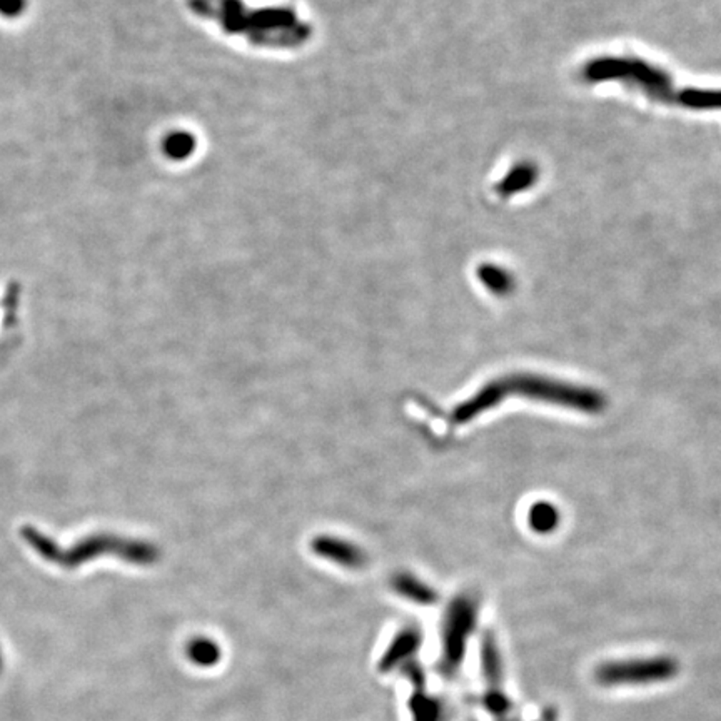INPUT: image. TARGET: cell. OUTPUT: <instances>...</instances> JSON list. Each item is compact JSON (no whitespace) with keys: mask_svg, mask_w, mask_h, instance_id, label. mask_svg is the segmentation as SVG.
<instances>
[{"mask_svg":"<svg viewBox=\"0 0 721 721\" xmlns=\"http://www.w3.org/2000/svg\"><path fill=\"white\" fill-rule=\"evenodd\" d=\"M525 396L536 401L551 402L579 411L598 412L603 410L605 400L599 392L571 386L565 382L553 381L541 376H511L485 386L476 392L471 400L459 404L453 411V423L463 424L474 420L486 410L493 408L505 400L506 396Z\"/></svg>","mask_w":721,"mask_h":721,"instance_id":"obj_1","label":"cell"},{"mask_svg":"<svg viewBox=\"0 0 721 721\" xmlns=\"http://www.w3.org/2000/svg\"><path fill=\"white\" fill-rule=\"evenodd\" d=\"M478 619V601L469 595L454 598L444 615L441 631V657L438 671L453 678L463 665L468 639L473 635Z\"/></svg>","mask_w":721,"mask_h":721,"instance_id":"obj_2","label":"cell"},{"mask_svg":"<svg viewBox=\"0 0 721 721\" xmlns=\"http://www.w3.org/2000/svg\"><path fill=\"white\" fill-rule=\"evenodd\" d=\"M678 661L671 657L611 659L595 670V678L601 686H651L670 681L678 675Z\"/></svg>","mask_w":721,"mask_h":721,"instance_id":"obj_3","label":"cell"},{"mask_svg":"<svg viewBox=\"0 0 721 721\" xmlns=\"http://www.w3.org/2000/svg\"><path fill=\"white\" fill-rule=\"evenodd\" d=\"M400 671L410 680L412 686L411 696L408 701L411 721L446 720V706L443 700H440L433 693L426 690L423 668L416 661H410Z\"/></svg>","mask_w":721,"mask_h":721,"instance_id":"obj_4","label":"cell"},{"mask_svg":"<svg viewBox=\"0 0 721 721\" xmlns=\"http://www.w3.org/2000/svg\"><path fill=\"white\" fill-rule=\"evenodd\" d=\"M423 645V633L418 627H404L396 633L390 647L384 649L381 658L378 661V670L388 675L392 671L401 670L406 663L412 661Z\"/></svg>","mask_w":721,"mask_h":721,"instance_id":"obj_5","label":"cell"},{"mask_svg":"<svg viewBox=\"0 0 721 721\" xmlns=\"http://www.w3.org/2000/svg\"><path fill=\"white\" fill-rule=\"evenodd\" d=\"M312 551L318 557L326 558L340 567L350 569H360L366 565L368 558L360 548L352 545L350 541H342L338 538L322 536L312 541Z\"/></svg>","mask_w":721,"mask_h":721,"instance_id":"obj_6","label":"cell"},{"mask_svg":"<svg viewBox=\"0 0 721 721\" xmlns=\"http://www.w3.org/2000/svg\"><path fill=\"white\" fill-rule=\"evenodd\" d=\"M392 589L400 597L406 598L408 601L416 603V605L431 607L438 601V593L434 591L433 588L426 585L421 579L412 577L410 573H400L392 578Z\"/></svg>","mask_w":721,"mask_h":721,"instance_id":"obj_7","label":"cell"},{"mask_svg":"<svg viewBox=\"0 0 721 721\" xmlns=\"http://www.w3.org/2000/svg\"><path fill=\"white\" fill-rule=\"evenodd\" d=\"M186 657L199 668H212L222 658V649L216 639L209 637H194L186 645Z\"/></svg>","mask_w":721,"mask_h":721,"instance_id":"obj_8","label":"cell"},{"mask_svg":"<svg viewBox=\"0 0 721 721\" xmlns=\"http://www.w3.org/2000/svg\"><path fill=\"white\" fill-rule=\"evenodd\" d=\"M481 665H483V675L486 681L489 683V688H499L503 680V665H501V655L498 649V643L493 635H486L481 647Z\"/></svg>","mask_w":721,"mask_h":721,"instance_id":"obj_9","label":"cell"},{"mask_svg":"<svg viewBox=\"0 0 721 721\" xmlns=\"http://www.w3.org/2000/svg\"><path fill=\"white\" fill-rule=\"evenodd\" d=\"M529 525L538 533H548L557 528L559 523V513L557 508L549 503H536L529 509Z\"/></svg>","mask_w":721,"mask_h":721,"instance_id":"obj_10","label":"cell"},{"mask_svg":"<svg viewBox=\"0 0 721 721\" xmlns=\"http://www.w3.org/2000/svg\"><path fill=\"white\" fill-rule=\"evenodd\" d=\"M483 705H485L486 711L496 721H515L513 720V705L501 691V688H489L486 691Z\"/></svg>","mask_w":721,"mask_h":721,"instance_id":"obj_11","label":"cell"},{"mask_svg":"<svg viewBox=\"0 0 721 721\" xmlns=\"http://www.w3.org/2000/svg\"><path fill=\"white\" fill-rule=\"evenodd\" d=\"M24 7V0H0V12L4 15H17Z\"/></svg>","mask_w":721,"mask_h":721,"instance_id":"obj_12","label":"cell"}]
</instances>
